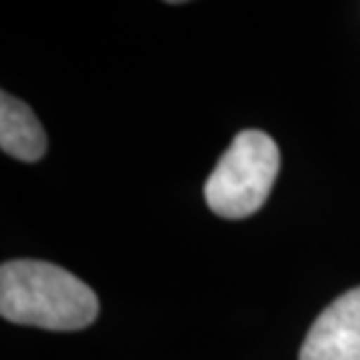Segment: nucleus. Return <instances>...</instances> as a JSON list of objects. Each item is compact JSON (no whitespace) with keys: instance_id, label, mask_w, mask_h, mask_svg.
Wrapping results in <instances>:
<instances>
[{"instance_id":"2","label":"nucleus","mask_w":360,"mask_h":360,"mask_svg":"<svg viewBox=\"0 0 360 360\" xmlns=\"http://www.w3.org/2000/svg\"><path fill=\"white\" fill-rule=\"evenodd\" d=\"M278 167L281 155L271 136L257 129L241 131L206 180L204 199L208 208L227 220L257 213L269 197Z\"/></svg>"},{"instance_id":"1","label":"nucleus","mask_w":360,"mask_h":360,"mask_svg":"<svg viewBox=\"0 0 360 360\" xmlns=\"http://www.w3.org/2000/svg\"><path fill=\"white\" fill-rule=\"evenodd\" d=\"M0 314L5 321L75 333L98 316L91 288L63 267L42 260H10L0 267Z\"/></svg>"},{"instance_id":"3","label":"nucleus","mask_w":360,"mask_h":360,"mask_svg":"<svg viewBox=\"0 0 360 360\" xmlns=\"http://www.w3.org/2000/svg\"><path fill=\"white\" fill-rule=\"evenodd\" d=\"M300 360H360V288L337 297L314 321Z\"/></svg>"},{"instance_id":"4","label":"nucleus","mask_w":360,"mask_h":360,"mask_svg":"<svg viewBox=\"0 0 360 360\" xmlns=\"http://www.w3.org/2000/svg\"><path fill=\"white\" fill-rule=\"evenodd\" d=\"M0 148L19 162H38L47 153V136L40 120L24 101L0 94Z\"/></svg>"}]
</instances>
